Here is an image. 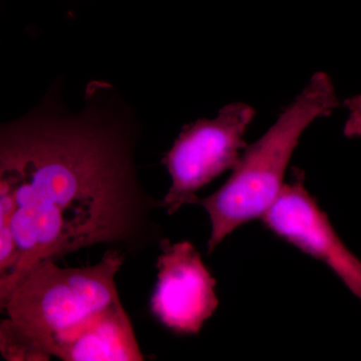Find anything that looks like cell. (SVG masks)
<instances>
[{
    "label": "cell",
    "instance_id": "5b68a950",
    "mask_svg": "<svg viewBox=\"0 0 361 361\" xmlns=\"http://www.w3.org/2000/svg\"><path fill=\"white\" fill-rule=\"evenodd\" d=\"M279 238L334 271L361 302V260L342 242L326 214L305 187V173L294 168L276 200L261 218Z\"/></svg>",
    "mask_w": 361,
    "mask_h": 361
},
{
    "label": "cell",
    "instance_id": "277c9868",
    "mask_svg": "<svg viewBox=\"0 0 361 361\" xmlns=\"http://www.w3.org/2000/svg\"><path fill=\"white\" fill-rule=\"evenodd\" d=\"M255 116L249 104H228L216 118H202L180 132L163 163L172 185L161 200L169 215L198 204L199 191L238 163L246 148L244 135Z\"/></svg>",
    "mask_w": 361,
    "mask_h": 361
},
{
    "label": "cell",
    "instance_id": "8992f818",
    "mask_svg": "<svg viewBox=\"0 0 361 361\" xmlns=\"http://www.w3.org/2000/svg\"><path fill=\"white\" fill-rule=\"evenodd\" d=\"M157 262L158 281L151 299L153 314L177 334H198L219 305L215 278L188 241L163 238Z\"/></svg>",
    "mask_w": 361,
    "mask_h": 361
},
{
    "label": "cell",
    "instance_id": "ba28073f",
    "mask_svg": "<svg viewBox=\"0 0 361 361\" xmlns=\"http://www.w3.org/2000/svg\"><path fill=\"white\" fill-rule=\"evenodd\" d=\"M348 116L343 128V134L348 139L361 137V94L349 97L343 102Z\"/></svg>",
    "mask_w": 361,
    "mask_h": 361
},
{
    "label": "cell",
    "instance_id": "3957f363",
    "mask_svg": "<svg viewBox=\"0 0 361 361\" xmlns=\"http://www.w3.org/2000/svg\"><path fill=\"white\" fill-rule=\"evenodd\" d=\"M339 106L327 73H315L299 96L258 141L246 147L219 190L199 199L211 223L208 253L240 226L262 218L284 185L287 168L305 130Z\"/></svg>",
    "mask_w": 361,
    "mask_h": 361
},
{
    "label": "cell",
    "instance_id": "6da1fadb",
    "mask_svg": "<svg viewBox=\"0 0 361 361\" xmlns=\"http://www.w3.org/2000/svg\"><path fill=\"white\" fill-rule=\"evenodd\" d=\"M137 132L89 99L0 123V314L39 263L97 245L135 256L161 234V201L135 166Z\"/></svg>",
    "mask_w": 361,
    "mask_h": 361
},
{
    "label": "cell",
    "instance_id": "7a4b0ae2",
    "mask_svg": "<svg viewBox=\"0 0 361 361\" xmlns=\"http://www.w3.org/2000/svg\"><path fill=\"white\" fill-rule=\"evenodd\" d=\"M106 249L97 264L59 267L39 263L6 306L7 317L52 356L65 361H142L116 276L126 261Z\"/></svg>",
    "mask_w": 361,
    "mask_h": 361
},
{
    "label": "cell",
    "instance_id": "52a82bcc",
    "mask_svg": "<svg viewBox=\"0 0 361 361\" xmlns=\"http://www.w3.org/2000/svg\"><path fill=\"white\" fill-rule=\"evenodd\" d=\"M0 355L8 361H47L51 355L11 319L0 322Z\"/></svg>",
    "mask_w": 361,
    "mask_h": 361
}]
</instances>
